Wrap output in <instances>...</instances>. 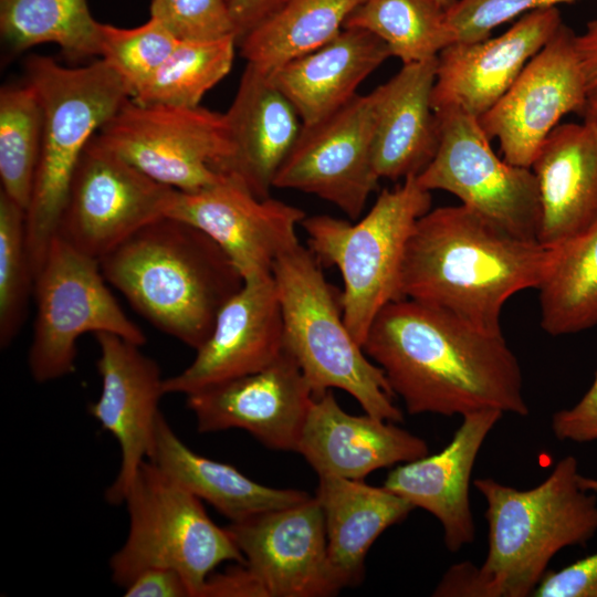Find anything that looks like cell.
Segmentation results:
<instances>
[{"instance_id": "d6a6232c", "label": "cell", "mask_w": 597, "mask_h": 597, "mask_svg": "<svg viewBox=\"0 0 597 597\" xmlns=\"http://www.w3.org/2000/svg\"><path fill=\"white\" fill-rule=\"evenodd\" d=\"M237 39L179 41L168 57L130 96L144 105L198 107L205 94L230 72Z\"/></svg>"}, {"instance_id": "8d00e7d4", "label": "cell", "mask_w": 597, "mask_h": 597, "mask_svg": "<svg viewBox=\"0 0 597 597\" xmlns=\"http://www.w3.org/2000/svg\"><path fill=\"white\" fill-rule=\"evenodd\" d=\"M150 18L178 41L237 39L235 25L224 0H151Z\"/></svg>"}, {"instance_id": "d6986e66", "label": "cell", "mask_w": 597, "mask_h": 597, "mask_svg": "<svg viewBox=\"0 0 597 597\" xmlns=\"http://www.w3.org/2000/svg\"><path fill=\"white\" fill-rule=\"evenodd\" d=\"M285 350L281 304L272 273L243 280L220 310L192 363L165 378L166 394L185 396L255 373Z\"/></svg>"}, {"instance_id": "bcb514c9", "label": "cell", "mask_w": 597, "mask_h": 597, "mask_svg": "<svg viewBox=\"0 0 597 597\" xmlns=\"http://www.w3.org/2000/svg\"><path fill=\"white\" fill-rule=\"evenodd\" d=\"M444 10L450 9L457 0H436Z\"/></svg>"}, {"instance_id": "30bf717a", "label": "cell", "mask_w": 597, "mask_h": 597, "mask_svg": "<svg viewBox=\"0 0 597 597\" xmlns=\"http://www.w3.org/2000/svg\"><path fill=\"white\" fill-rule=\"evenodd\" d=\"M95 137L148 177L182 192L219 181L229 154L224 114L201 106L144 105L130 97Z\"/></svg>"}, {"instance_id": "7bdbcfd3", "label": "cell", "mask_w": 597, "mask_h": 597, "mask_svg": "<svg viewBox=\"0 0 597 597\" xmlns=\"http://www.w3.org/2000/svg\"><path fill=\"white\" fill-rule=\"evenodd\" d=\"M124 596L192 597L186 579L171 568H150L142 572L124 588Z\"/></svg>"}, {"instance_id": "8992f818", "label": "cell", "mask_w": 597, "mask_h": 597, "mask_svg": "<svg viewBox=\"0 0 597 597\" xmlns=\"http://www.w3.org/2000/svg\"><path fill=\"white\" fill-rule=\"evenodd\" d=\"M322 266L301 242L273 264L286 350L314 397L342 389L357 400L365 413L402 422L404 413L394 402L384 371L350 334L341 291L326 280Z\"/></svg>"}, {"instance_id": "7402d4cb", "label": "cell", "mask_w": 597, "mask_h": 597, "mask_svg": "<svg viewBox=\"0 0 597 597\" xmlns=\"http://www.w3.org/2000/svg\"><path fill=\"white\" fill-rule=\"evenodd\" d=\"M295 452L318 476L364 480L376 470L425 457L429 449L396 422L346 412L327 390L314 397Z\"/></svg>"}, {"instance_id": "ac0fdd59", "label": "cell", "mask_w": 597, "mask_h": 597, "mask_svg": "<svg viewBox=\"0 0 597 597\" xmlns=\"http://www.w3.org/2000/svg\"><path fill=\"white\" fill-rule=\"evenodd\" d=\"M100 348L96 367L102 381L100 397L90 415L117 441L121 464L105 499L123 504L140 465L148 460L155 440L159 401L165 392L157 363L139 345L112 333L94 334Z\"/></svg>"}, {"instance_id": "f35d334b", "label": "cell", "mask_w": 597, "mask_h": 597, "mask_svg": "<svg viewBox=\"0 0 597 597\" xmlns=\"http://www.w3.org/2000/svg\"><path fill=\"white\" fill-rule=\"evenodd\" d=\"M584 488L597 493V479L582 476ZM533 596L597 597V551L556 572H547Z\"/></svg>"}, {"instance_id": "2e32d148", "label": "cell", "mask_w": 597, "mask_h": 597, "mask_svg": "<svg viewBox=\"0 0 597 597\" xmlns=\"http://www.w3.org/2000/svg\"><path fill=\"white\" fill-rule=\"evenodd\" d=\"M186 397L201 433L242 429L269 449L296 451L314 394L285 348L261 370Z\"/></svg>"}, {"instance_id": "277c9868", "label": "cell", "mask_w": 597, "mask_h": 597, "mask_svg": "<svg viewBox=\"0 0 597 597\" xmlns=\"http://www.w3.org/2000/svg\"><path fill=\"white\" fill-rule=\"evenodd\" d=\"M578 461L562 458L530 490L492 478L473 481L486 503L488 553L478 567L480 597L533 596L554 556L597 533V493L584 488Z\"/></svg>"}, {"instance_id": "1f68e13d", "label": "cell", "mask_w": 597, "mask_h": 597, "mask_svg": "<svg viewBox=\"0 0 597 597\" xmlns=\"http://www.w3.org/2000/svg\"><path fill=\"white\" fill-rule=\"evenodd\" d=\"M344 28L371 32L402 64L437 57L454 43L446 10L436 0H363Z\"/></svg>"}, {"instance_id": "b9f144b4", "label": "cell", "mask_w": 597, "mask_h": 597, "mask_svg": "<svg viewBox=\"0 0 597 597\" xmlns=\"http://www.w3.org/2000/svg\"><path fill=\"white\" fill-rule=\"evenodd\" d=\"M575 43L585 87L580 116L597 125V19L587 22L585 31L576 34Z\"/></svg>"}, {"instance_id": "cb8c5ba5", "label": "cell", "mask_w": 597, "mask_h": 597, "mask_svg": "<svg viewBox=\"0 0 597 597\" xmlns=\"http://www.w3.org/2000/svg\"><path fill=\"white\" fill-rule=\"evenodd\" d=\"M437 57L402 64L369 94L373 101V160L379 179L417 177L439 147V125L431 106Z\"/></svg>"}, {"instance_id": "e0dca14e", "label": "cell", "mask_w": 597, "mask_h": 597, "mask_svg": "<svg viewBox=\"0 0 597 597\" xmlns=\"http://www.w3.org/2000/svg\"><path fill=\"white\" fill-rule=\"evenodd\" d=\"M227 530L270 597H326L342 589L329 568L315 496L231 522Z\"/></svg>"}, {"instance_id": "83f0119b", "label": "cell", "mask_w": 597, "mask_h": 597, "mask_svg": "<svg viewBox=\"0 0 597 597\" xmlns=\"http://www.w3.org/2000/svg\"><path fill=\"white\" fill-rule=\"evenodd\" d=\"M148 460L231 522L291 506L311 496L301 490L260 484L228 463L198 454L179 439L163 413Z\"/></svg>"}, {"instance_id": "6da1fadb", "label": "cell", "mask_w": 597, "mask_h": 597, "mask_svg": "<svg viewBox=\"0 0 597 597\" xmlns=\"http://www.w3.org/2000/svg\"><path fill=\"white\" fill-rule=\"evenodd\" d=\"M408 413L530 412L520 363L503 334L411 298L387 304L363 343Z\"/></svg>"}, {"instance_id": "ba28073f", "label": "cell", "mask_w": 597, "mask_h": 597, "mask_svg": "<svg viewBox=\"0 0 597 597\" xmlns=\"http://www.w3.org/2000/svg\"><path fill=\"white\" fill-rule=\"evenodd\" d=\"M127 537L109 559L112 580L123 589L142 572L171 568L199 597L223 562L245 563L229 531L207 514L201 500L146 460L125 495Z\"/></svg>"}, {"instance_id": "44dd1931", "label": "cell", "mask_w": 597, "mask_h": 597, "mask_svg": "<svg viewBox=\"0 0 597 597\" xmlns=\"http://www.w3.org/2000/svg\"><path fill=\"white\" fill-rule=\"evenodd\" d=\"M503 415L493 409L464 415L442 450L396 465L384 482L386 489L439 521L450 552H458L474 541L471 474L486 437Z\"/></svg>"}, {"instance_id": "f1b7e54d", "label": "cell", "mask_w": 597, "mask_h": 597, "mask_svg": "<svg viewBox=\"0 0 597 597\" xmlns=\"http://www.w3.org/2000/svg\"><path fill=\"white\" fill-rule=\"evenodd\" d=\"M551 249L540 292L541 326L552 336L597 324V219Z\"/></svg>"}, {"instance_id": "f546056e", "label": "cell", "mask_w": 597, "mask_h": 597, "mask_svg": "<svg viewBox=\"0 0 597 597\" xmlns=\"http://www.w3.org/2000/svg\"><path fill=\"white\" fill-rule=\"evenodd\" d=\"M363 0H290L239 42L241 56L270 75L335 39Z\"/></svg>"}, {"instance_id": "ee69618b", "label": "cell", "mask_w": 597, "mask_h": 597, "mask_svg": "<svg viewBox=\"0 0 597 597\" xmlns=\"http://www.w3.org/2000/svg\"><path fill=\"white\" fill-rule=\"evenodd\" d=\"M232 15L237 42L290 0H224Z\"/></svg>"}, {"instance_id": "9c48e42d", "label": "cell", "mask_w": 597, "mask_h": 597, "mask_svg": "<svg viewBox=\"0 0 597 597\" xmlns=\"http://www.w3.org/2000/svg\"><path fill=\"white\" fill-rule=\"evenodd\" d=\"M105 281L97 259L55 235L34 284L36 314L28 365L36 383L74 371L83 334L112 333L139 346L146 343Z\"/></svg>"}, {"instance_id": "7c38bea8", "label": "cell", "mask_w": 597, "mask_h": 597, "mask_svg": "<svg viewBox=\"0 0 597 597\" xmlns=\"http://www.w3.org/2000/svg\"><path fill=\"white\" fill-rule=\"evenodd\" d=\"M175 192L94 135L74 171L56 235L100 261L136 231L167 216Z\"/></svg>"}, {"instance_id": "4316f807", "label": "cell", "mask_w": 597, "mask_h": 597, "mask_svg": "<svg viewBox=\"0 0 597 597\" xmlns=\"http://www.w3.org/2000/svg\"><path fill=\"white\" fill-rule=\"evenodd\" d=\"M315 498L324 515L329 568L341 588L362 582L374 542L415 509L384 485L338 476H318Z\"/></svg>"}, {"instance_id": "5b68a950", "label": "cell", "mask_w": 597, "mask_h": 597, "mask_svg": "<svg viewBox=\"0 0 597 597\" xmlns=\"http://www.w3.org/2000/svg\"><path fill=\"white\" fill-rule=\"evenodd\" d=\"M24 70L43 113L40 159L27 209V243L35 279L56 235L87 144L130 93L103 59L70 67L51 56L33 54L25 60Z\"/></svg>"}, {"instance_id": "d590c367", "label": "cell", "mask_w": 597, "mask_h": 597, "mask_svg": "<svg viewBox=\"0 0 597 597\" xmlns=\"http://www.w3.org/2000/svg\"><path fill=\"white\" fill-rule=\"evenodd\" d=\"M178 42L153 18L135 28L100 24V56L124 81L130 96L160 66Z\"/></svg>"}, {"instance_id": "8fae6325", "label": "cell", "mask_w": 597, "mask_h": 597, "mask_svg": "<svg viewBox=\"0 0 597 597\" xmlns=\"http://www.w3.org/2000/svg\"><path fill=\"white\" fill-rule=\"evenodd\" d=\"M434 114L439 147L418 184L450 192L507 232L537 241L541 198L532 168L498 157L476 117L459 108Z\"/></svg>"}, {"instance_id": "9a60e30c", "label": "cell", "mask_w": 597, "mask_h": 597, "mask_svg": "<svg viewBox=\"0 0 597 597\" xmlns=\"http://www.w3.org/2000/svg\"><path fill=\"white\" fill-rule=\"evenodd\" d=\"M168 217L210 237L243 280L272 273L277 258L300 243L296 228L306 213L272 197H256L239 178L223 175L196 192L176 190Z\"/></svg>"}, {"instance_id": "60d3db41", "label": "cell", "mask_w": 597, "mask_h": 597, "mask_svg": "<svg viewBox=\"0 0 597 597\" xmlns=\"http://www.w3.org/2000/svg\"><path fill=\"white\" fill-rule=\"evenodd\" d=\"M199 597H270L259 577L245 563L221 573H211Z\"/></svg>"}, {"instance_id": "d4e9b609", "label": "cell", "mask_w": 597, "mask_h": 597, "mask_svg": "<svg viewBox=\"0 0 597 597\" xmlns=\"http://www.w3.org/2000/svg\"><path fill=\"white\" fill-rule=\"evenodd\" d=\"M531 168L540 189L541 244L555 247L597 219V125L558 124Z\"/></svg>"}, {"instance_id": "4fadbf2b", "label": "cell", "mask_w": 597, "mask_h": 597, "mask_svg": "<svg viewBox=\"0 0 597 597\" xmlns=\"http://www.w3.org/2000/svg\"><path fill=\"white\" fill-rule=\"evenodd\" d=\"M373 136L371 96L358 94L332 115L302 126L274 188L314 195L350 220L358 219L380 180L374 168Z\"/></svg>"}, {"instance_id": "ffe728a7", "label": "cell", "mask_w": 597, "mask_h": 597, "mask_svg": "<svg viewBox=\"0 0 597 597\" xmlns=\"http://www.w3.org/2000/svg\"><path fill=\"white\" fill-rule=\"evenodd\" d=\"M562 23L557 7L536 9L523 14L499 36L444 48L437 56L431 94L433 112L459 108L481 117L505 94Z\"/></svg>"}, {"instance_id": "52a82bcc", "label": "cell", "mask_w": 597, "mask_h": 597, "mask_svg": "<svg viewBox=\"0 0 597 597\" xmlns=\"http://www.w3.org/2000/svg\"><path fill=\"white\" fill-rule=\"evenodd\" d=\"M430 209L431 191L416 177H408L395 188L384 189L356 223L329 214L303 219L308 250L323 266H336L342 274L343 315L359 345L377 314L402 298L406 247L416 222Z\"/></svg>"}, {"instance_id": "f6af8a7d", "label": "cell", "mask_w": 597, "mask_h": 597, "mask_svg": "<svg viewBox=\"0 0 597 597\" xmlns=\"http://www.w3.org/2000/svg\"><path fill=\"white\" fill-rule=\"evenodd\" d=\"M439 597H480L478 567L470 562L452 565L433 590Z\"/></svg>"}, {"instance_id": "603a6c76", "label": "cell", "mask_w": 597, "mask_h": 597, "mask_svg": "<svg viewBox=\"0 0 597 597\" xmlns=\"http://www.w3.org/2000/svg\"><path fill=\"white\" fill-rule=\"evenodd\" d=\"M224 116L229 154L220 172L239 178L259 198L271 197L303 126L298 114L268 74L247 64Z\"/></svg>"}, {"instance_id": "e575fe53", "label": "cell", "mask_w": 597, "mask_h": 597, "mask_svg": "<svg viewBox=\"0 0 597 597\" xmlns=\"http://www.w3.org/2000/svg\"><path fill=\"white\" fill-rule=\"evenodd\" d=\"M35 279L27 243V211L0 191V346L7 348L27 317Z\"/></svg>"}, {"instance_id": "484cf974", "label": "cell", "mask_w": 597, "mask_h": 597, "mask_svg": "<svg viewBox=\"0 0 597 597\" xmlns=\"http://www.w3.org/2000/svg\"><path fill=\"white\" fill-rule=\"evenodd\" d=\"M389 57L387 44L371 32L344 28L327 44L285 63L269 76L303 125H311L358 95L360 84Z\"/></svg>"}, {"instance_id": "ab89813d", "label": "cell", "mask_w": 597, "mask_h": 597, "mask_svg": "<svg viewBox=\"0 0 597 597\" xmlns=\"http://www.w3.org/2000/svg\"><path fill=\"white\" fill-rule=\"evenodd\" d=\"M551 426L554 436L561 441H597V370L585 395L570 408L555 412Z\"/></svg>"}, {"instance_id": "3957f363", "label": "cell", "mask_w": 597, "mask_h": 597, "mask_svg": "<svg viewBox=\"0 0 597 597\" xmlns=\"http://www.w3.org/2000/svg\"><path fill=\"white\" fill-rule=\"evenodd\" d=\"M106 281L159 331L198 349L243 277L198 228L161 217L100 259Z\"/></svg>"}, {"instance_id": "836d02e7", "label": "cell", "mask_w": 597, "mask_h": 597, "mask_svg": "<svg viewBox=\"0 0 597 597\" xmlns=\"http://www.w3.org/2000/svg\"><path fill=\"white\" fill-rule=\"evenodd\" d=\"M43 113L34 87L25 82L0 92L1 191L29 207L42 143Z\"/></svg>"}, {"instance_id": "7a4b0ae2", "label": "cell", "mask_w": 597, "mask_h": 597, "mask_svg": "<svg viewBox=\"0 0 597 597\" xmlns=\"http://www.w3.org/2000/svg\"><path fill=\"white\" fill-rule=\"evenodd\" d=\"M549 256V248L507 232L464 205L430 209L406 247L401 296L501 334L505 302L540 286Z\"/></svg>"}, {"instance_id": "4dcf8cb0", "label": "cell", "mask_w": 597, "mask_h": 597, "mask_svg": "<svg viewBox=\"0 0 597 597\" xmlns=\"http://www.w3.org/2000/svg\"><path fill=\"white\" fill-rule=\"evenodd\" d=\"M100 24L87 0H0V32L13 52L54 43L70 61L100 56Z\"/></svg>"}, {"instance_id": "74e56055", "label": "cell", "mask_w": 597, "mask_h": 597, "mask_svg": "<svg viewBox=\"0 0 597 597\" xmlns=\"http://www.w3.org/2000/svg\"><path fill=\"white\" fill-rule=\"evenodd\" d=\"M577 0H457L446 10L455 42H475L490 38L491 31L536 9Z\"/></svg>"}, {"instance_id": "5bb4252c", "label": "cell", "mask_w": 597, "mask_h": 597, "mask_svg": "<svg viewBox=\"0 0 597 597\" xmlns=\"http://www.w3.org/2000/svg\"><path fill=\"white\" fill-rule=\"evenodd\" d=\"M576 34L563 22L505 94L478 118L489 139L499 140L507 163L531 168L561 118L580 115L585 87Z\"/></svg>"}]
</instances>
